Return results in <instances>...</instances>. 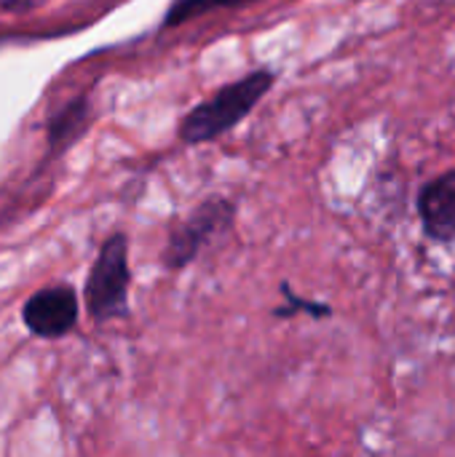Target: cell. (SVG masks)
Masks as SVG:
<instances>
[{"instance_id": "obj_1", "label": "cell", "mask_w": 455, "mask_h": 457, "mask_svg": "<svg viewBox=\"0 0 455 457\" xmlns=\"http://www.w3.org/2000/svg\"><path fill=\"white\" fill-rule=\"evenodd\" d=\"M274 83L276 75L271 70H252L241 80L223 86L182 118L180 139L185 145H204L220 139L255 110V104L271 91Z\"/></svg>"}, {"instance_id": "obj_2", "label": "cell", "mask_w": 455, "mask_h": 457, "mask_svg": "<svg viewBox=\"0 0 455 457\" xmlns=\"http://www.w3.org/2000/svg\"><path fill=\"white\" fill-rule=\"evenodd\" d=\"M129 244L126 236L115 233L105 241L102 252L97 254L91 273L86 278V308L94 321H110L129 313Z\"/></svg>"}, {"instance_id": "obj_7", "label": "cell", "mask_w": 455, "mask_h": 457, "mask_svg": "<svg viewBox=\"0 0 455 457\" xmlns=\"http://www.w3.org/2000/svg\"><path fill=\"white\" fill-rule=\"evenodd\" d=\"M241 3H249V0H174L166 19H164V27H172V24H180L196 13H204V11H212V8H220V5H241Z\"/></svg>"}, {"instance_id": "obj_4", "label": "cell", "mask_w": 455, "mask_h": 457, "mask_svg": "<svg viewBox=\"0 0 455 457\" xmlns=\"http://www.w3.org/2000/svg\"><path fill=\"white\" fill-rule=\"evenodd\" d=\"M21 321L35 337L54 340V337L67 335L78 321V295H75V289L64 287V284L43 287L40 292H35L24 303Z\"/></svg>"}, {"instance_id": "obj_6", "label": "cell", "mask_w": 455, "mask_h": 457, "mask_svg": "<svg viewBox=\"0 0 455 457\" xmlns=\"http://www.w3.org/2000/svg\"><path fill=\"white\" fill-rule=\"evenodd\" d=\"M88 123V99L78 96L70 104H64L59 112H54V118L48 120V145L51 150H62L70 142L78 139V134L86 129Z\"/></svg>"}, {"instance_id": "obj_5", "label": "cell", "mask_w": 455, "mask_h": 457, "mask_svg": "<svg viewBox=\"0 0 455 457\" xmlns=\"http://www.w3.org/2000/svg\"><path fill=\"white\" fill-rule=\"evenodd\" d=\"M418 214L429 238L455 244V171L440 174L421 190Z\"/></svg>"}, {"instance_id": "obj_3", "label": "cell", "mask_w": 455, "mask_h": 457, "mask_svg": "<svg viewBox=\"0 0 455 457\" xmlns=\"http://www.w3.org/2000/svg\"><path fill=\"white\" fill-rule=\"evenodd\" d=\"M233 217L236 204L228 198H206L204 204H198L182 222L172 228V236L164 249V265L172 270L190 265L215 236L231 228Z\"/></svg>"}]
</instances>
